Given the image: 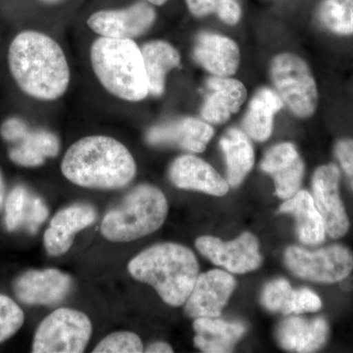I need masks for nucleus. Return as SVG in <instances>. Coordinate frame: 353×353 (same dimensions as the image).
I'll return each instance as SVG.
<instances>
[{"instance_id":"1","label":"nucleus","mask_w":353,"mask_h":353,"mask_svg":"<svg viewBox=\"0 0 353 353\" xmlns=\"http://www.w3.org/2000/svg\"><path fill=\"white\" fill-rule=\"evenodd\" d=\"M11 75L26 94L39 101H55L66 92L70 69L64 51L48 34L20 32L8 51Z\"/></svg>"},{"instance_id":"2","label":"nucleus","mask_w":353,"mask_h":353,"mask_svg":"<svg viewBox=\"0 0 353 353\" xmlns=\"http://www.w3.org/2000/svg\"><path fill=\"white\" fill-rule=\"evenodd\" d=\"M61 171L65 178L79 187L117 190L134 180L137 164L132 153L117 139L90 136L70 146Z\"/></svg>"},{"instance_id":"3","label":"nucleus","mask_w":353,"mask_h":353,"mask_svg":"<svg viewBox=\"0 0 353 353\" xmlns=\"http://www.w3.org/2000/svg\"><path fill=\"white\" fill-rule=\"evenodd\" d=\"M128 270L136 280L152 285L165 303L179 307L194 289L199 265L187 246L163 243L139 253L130 261Z\"/></svg>"},{"instance_id":"4","label":"nucleus","mask_w":353,"mask_h":353,"mask_svg":"<svg viewBox=\"0 0 353 353\" xmlns=\"http://www.w3.org/2000/svg\"><path fill=\"white\" fill-rule=\"evenodd\" d=\"M90 61L108 92L127 101H141L150 94L141 48L132 39L101 38L92 43Z\"/></svg>"},{"instance_id":"5","label":"nucleus","mask_w":353,"mask_h":353,"mask_svg":"<svg viewBox=\"0 0 353 353\" xmlns=\"http://www.w3.org/2000/svg\"><path fill=\"white\" fill-rule=\"evenodd\" d=\"M168 201L161 190L139 185L109 210L101 223V234L114 243H128L154 233L166 220Z\"/></svg>"},{"instance_id":"6","label":"nucleus","mask_w":353,"mask_h":353,"mask_svg":"<svg viewBox=\"0 0 353 353\" xmlns=\"http://www.w3.org/2000/svg\"><path fill=\"white\" fill-rule=\"evenodd\" d=\"M270 76L282 101L297 117L308 118L318 106L317 85L310 67L292 53H281L273 58Z\"/></svg>"},{"instance_id":"7","label":"nucleus","mask_w":353,"mask_h":353,"mask_svg":"<svg viewBox=\"0 0 353 353\" xmlns=\"http://www.w3.org/2000/svg\"><path fill=\"white\" fill-rule=\"evenodd\" d=\"M92 325L85 313L59 308L44 318L32 341L34 353H81L85 352Z\"/></svg>"},{"instance_id":"8","label":"nucleus","mask_w":353,"mask_h":353,"mask_svg":"<svg viewBox=\"0 0 353 353\" xmlns=\"http://www.w3.org/2000/svg\"><path fill=\"white\" fill-rule=\"evenodd\" d=\"M285 262L296 277L311 282L334 284L352 273L353 254L343 245H330L310 252L299 246H290Z\"/></svg>"},{"instance_id":"9","label":"nucleus","mask_w":353,"mask_h":353,"mask_svg":"<svg viewBox=\"0 0 353 353\" xmlns=\"http://www.w3.org/2000/svg\"><path fill=\"white\" fill-rule=\"evenodd\" d=\"M196 248L212 263L231 273H248L256 270L262 264L259 241L248 232L230 241L211 236H199Z\"/></svg>"},{"instance_id":"10","label":"nucleus","mask_w":353,"mask_h":353,"mask_svg":"<svg viewBox=\"0 0 353 353\" xmlns=\"http://www.w3.org/2000/svg\"><path fill=\"white\" fill-rule=\"evenodd\" d=\"M341 172L336 164L322 165L312 178V197L324 222L326 233L340 239L350 230L345 206L340 196Z\"/></svg>"},{"instance_id":"11","label":"nucleus","mask_w":353,"mask_h":353,"mask_svg":"<svg viewBox=\"0 0 353 353\" xmlns=\"http://www.w3.org/2000/svg\"><path fill=\"white\" fill-rule=\"evenodd\" d=\"M157 19V12L148 1H139L118 10H101L88 20L90 29L101 37L134 39L150 30Z\"/></svg>"},{"instance_id":"12","label":"nucleus","mask_w":353,"mask_h":353,"mask_svg":"<svg viewBox=\"0 0 353 353\" xmlns=\"http://www.w3.org/2000/svg\"><path fill=\"white\" fill-rule=\"evenodd\" d=\"M236 287V280L227 272L210 270L201 274L185 301V313L194 319L220 317Z\"/></svg>"},{"instance_id":"13","label":"nucleus","mask_w":353,"mask_h":353,"mask_svg":"<svg viewBox=\"0 0 353 353\" xmlns=\"http://www.w3.org/2000/svg\"><path fill=\"white\" fill-rule=\"evenodd\" d=\"M72 279L57 269L29 270L14 282L15 296L27 305H55L68 296Z\"/></svg>"},{"instance_id":"14","label":"nucleus","mask_w":353,"mask_h":353,"mask_svg":"<svg viewBox=\"0 0 353 353\" xmlns=\"http://www.w3.org/2000/svg\"><path fill=\"white\" fill-rule=\"evenodd\" d=\"M97 218V210L88 203L72 204L58 211L44 233L46 252L52 256L65 254L73 245L76 234L92 226Z\"/></svg>"},{"instance_id":"15","label":"nucleus","mask_w":353,"mask_h":353,"mask_svg":"<svg viewBox=\"0 0 353 353\" xmlns=\"http://www.w3.org/2000/svg\"><path fill=\"white\" fill-rule=\"evenodd\" d=\"M213 136L214 129L206 121L185 117L152 128L146 134V141L152 145L178 146L201 153Z\"/></svg>"},{"instance_id":"16","label":"nucleus","mask_w":353,"mask_h":353,"mask_svg":"<svg viewBox=\"0 0 353 353\" xmlns=\"http://www.w3.org/2000/svg\"><path fill=\"white\" fill-rule=\"evenodd\" d=\"M261 169L273 178L276 194L281 199H290L299 190L304 176V162L296 145L279 143L266 152Z\"/></svg>"},{"instance_id":"17","label":"nucleus","mask_w":353,"mask_h":353,"mask_svg":"<svg viewBox=\"0 0 353 353\" xmlns=\"http://www.w3.org/2000/svg\"><path fill=\"white\" fill-rule=\"evenodd\" d=\"M169 178L179 189L196 190L210 196H225L230 189L226 179L208 162L194 155L176 158L169 169Z\"/></svg>"},{"instance_id":"18","label":"nucleus","mask_w":353,"mask_h":353,"mask_svg":"<svg viewBox=\"0 0 353 353\" xmlns=\"http://www.w3.org/2000/svg\"><path fill=\"white\" fill-rule=\"evenodd\" d=\"M197 63L216 77H229L238 71L241 52L233 39L220 34L202 32L194 48Z\"/></svg>"},{"instance_id":"19","label":"nucleus","mask_w":353,"mask_h":353,"mask_svg":"<svg viewBox=\"0 0 353 353\" xmlns=\"http://www.w3.org/2000/svg\"><path fill=\"white\" fill-rule=\"evenodd\" d=\"M209 94L201 108V116L206 122L223 124L233 114L239 112L248 97V90L240 81L227 77L208 79Z\"/></svg>"},{"instance_id":"20","label":"nucleus","mask_w":353,"mask_h":353,"mask_svg":"<svg viewBox=\"0 0 353 353\" xmlns=\"http://www.w3.org/2000/svg\"><path fill=\"white\" fill-rule=\"evenodd\" d=\"M328 334V323L324 318L308 320L292 316L279 324L276 336L281 347L285 350L313 352L324 345Z\"/></svg>"},{"instance_id":"21","label":"nucleus","mask_w":353,"mask_h":353,"mask_svg":"<svg viewBox=\"0 0 353 353\" xmlns=\"http://www.w3.org/2000/svg\"><path fill=\"white\" fill-rule=\"evenodd\" d=\"M194 345L203 352H232L245 334V326L240 322H227L219 318L194 319Z\"/></svg>"},{"instance_id":"22","label":"nucleus","mask_w":353,"mask_h":353,"mask_svg":"<svg viewBox=\"0 0 353 353\" xmlns=\"http://www.w3.org/2000/svg\"><path fill=\"white\" fill-rule=\"evenodd\" d=\"M280 212L294 216L296 234L304 245H318L325 241L326 230L319 211L316 208L312 194L299 190L294 196L281 205Z\"/></svg>"},{"instance_id":"23","label":"nucleus","mask_w":353,"mask_h":353,"mask_svg":"<svg viewBox=\"0 0 353 353\" xmlns=\"http://www.w3.org/2000/svg\"><path fill=\"white\" fill-rule=\"evenodd\" d=\"M282 99L269 88H262L253 95L243 118V126L250 138L265 141L273 132L274 117L282 109Z\"/></svg>"},{"instance_id":"24","label":"nucleus","mask_w":353,"mask_h":353,"mask_svg":"<svg viewBox=\"0 0 353 353\" xmlns=\"http://www.w3.org/2000/svg\"><path fill=\"white\" fill-rule=\"evenodd\" d=\"M227 166V181L231 187H239L254 165V150L250 137L232 128L220 141Z\"/></svg>"},{"instance_id":"25","label":"nucleus","mask_w":353,"mask_h":353,"mask_svg":"<svg viewBox=\"0 0 353 353\" xmlns=\"http://www.w3.org/2000/svg\"><path fill=\"white\" fill-rule=\"evenodd\" d=\"M143 62L148 74V90L153 97L164 92L166 76L172 69L180 66L178 50L164 41H153L141 48Z\"/></svg>"},{"instance_id":"26","label":"nucleus","mask_w":353,"mask_h":353,"mask_svg":"<svg viewBox=\"0 0 353 353\" xmlns=\"http://www.w3.org/2000/svg\"><path fill=\"white\" fill-rule=\"evenodd\" d=\"M9 150V158L19 166L34 168L41 166L46 158L55 157L59 153V139L46 130H30Z\"/></svg>"},{"instance_id":"27","label":"nucleus","mask_w":353,"mask_h":353,"mask_svg":"<svg viewBox=\"0 0 353 353\" xmlns=\"http://www.w3.org/2000/svg\"><path fill=\"white\" fill-rule=\"evenodd\" d=\"M318 18L328 31L338 36L353 34V0H323Z\"/></svg>"},{"instance_id":"28","label":"nucleus","mask_w":353,"mask_h":353,"mask_svg":"<svg viewBox=\"0 0 353 353\" xmlns=\"http://www.w3.org/2000/svg\"><path fill=\"white\" fill-rule=\"evenodd\" d=\"M299 290H292L285 279L271 281L265 285L261 303L267 310L281 314H297Z\"/></svg>"},{"instance_id":"29","label":"nucleus","mask_w":353,"mask_h":353,"mask_svg":"<svg viewBox=\"0 0 353 353\" xmlns=\"http://www.w3.org/2000/svg\"><path fill=\"white\" fill-rule=\"evenodd\" d=\"M190 12L196 17L217 14L223 22L230 26L238 24L241 8L236 0H185Z\"/></svg>"},{"instance_id":"30","label":"nucleus","mask_w":353,"mask_h":353,"mask_svg":"<svg viewBox=\"0 0 353 353\" xmlns=\"http://www.w3.org/2000/svg\"><path fill=\"white\" fill-rule=\"evenodd\" d=\"M24 322L22 308L10 297L0 294V343L12 338Z\"/></svg>"},{"instance_id":"31","label":"nucleus","mask_w":353,"mask_h":353,"mask_svg":"<svg viewBox=\"0 0 353 353\" xmlns=\"http://www.w3.org/2000/svg\"><path fill=\"white\" fill-rule=\"evenodd\" d=\"M31 194L22 185L14 188L6 202V226L9 232L23 226Z\"/></svg>"},{"instance_id":"32","label":"nucleus","mask_w":353,"mask_h":353,"mask_svg":"<svg viewBox=\"0 0 353 353\" xmlns=\"http://www.w3.org/2000/svg\"><path fill=\"white\" fill-rule=\"evenodd\" d=\"M143 341L132 332H116L99 341L94 353H139L143 352Z\"/></svg>"},{"instance_id":"33","label":"nucleus","mask_w":353,"mask_h":353,"mask_svg":"<svg viewBox=\"0 0 353 353\" xmlns=\"http://www.w3.org/2000/svg\"><path fill=\"white\" fill-rule=\"evenodd\" d=\"M48 208L41 197L31 194L28 204L24 225L29 232L36 233L44 221L48 219Z\"/></svg>"},{"instance_id":"34","label":"nucleus","mask_w":353,"mask_h":353,"mask_svg":"<svg viewBox=\"0 0 353 353\" xmlns=\"http://www.w3.org/2000/svg\"><path fill=\"white\" fill-rule=\"evenodd\" d=\"M334 155L353 190V139H340L334 145Z\"/></svg>"},{"instance_id":"35","label":"nucleus","mask_w":353,"mask_h":353,"mask_svg":"<svg viewBox=\"0 0 353 353\" xmlns=\"http://www.w3.org/2000/svg\"><path fill=\"white\" fill-rule=\"evenodd\" d=\"M27 123L19 118L12 117L4 121L0 127V134L9 143H18L29 131Z\"/></svg>"},{"instance_id":"36","label":"nucleus","mask_w":353,"mask_h":353,"mask_svg":"<svg viewBox=\"0 0 353 353\" xmlns=\"http://www.w3.org/2000/svg\"><path fill=\"white\" fill-rule=\"evenodd\" d=\"M145 352L171 353L173 352V348H172L171 345H168V343H164V341H157V343H153L152 345H148V347L145 350Z\"/></svg>"},{"instance_id":"37","label":"nucleus","mask_w":353,"mask_h":353,"mask_svg":"<svg viewBox=\"0 0 353 353\" xmlns=\"http://www.w3.org/2000/svg\"><path fill=\"white\" fill-rule=\"evenodd\" d=\"M4 197H6V185H4L3 176L0 171V210L4 203Z\"/></svg>"},{"instance_id":"38","label":"nucleus","mask_w":353,"mask_h":353,"mask_svg":"<svg viewBox=\"0 0 353 353\" xmlns=\"http://www.w3.org/2000/svg\"><path fill=\"white\" fill-rule=\"evenodd\" d=\"M146 1L150 2L152 6H161L168 2L169 0H146Z\"/></svg>"},{"instance_id":"39","label":"nucleus","mask_w":353,"mask_h":353,"mask_svg":"<svg viewBox=\"0 0 353 353\" xmlns=\"http://www.w3.org/2000/svg\"><path fill=\"white\" fill-rule=\"evenodd\" d=\"M41 2L46 4H55L58 2L62 1V0H41Z\"/></svg>"}]
</instances>
